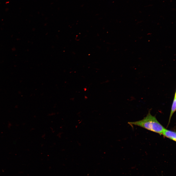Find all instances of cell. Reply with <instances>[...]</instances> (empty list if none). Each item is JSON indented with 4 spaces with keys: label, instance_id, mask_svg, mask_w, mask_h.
<instances>
[{
    "label": "cell",
    "instance_id": "6da1fadb",
    "mask_svg": "<svg viewBox=\"0 0 176 176\" xmlns=\"http://www.w3.org/2000/svg\"><path fill=\"white\" fill-rule=\"evenodd\" d=\"M128 123L130 125L138 126L160 135L165 128L158 121L155 116L151 114L150 111L143 119Z\"/></svg>",
    "mask_w": 176,
    "mask_h": 176
},
{
    "label": "cell",
    "instance_id": "7a4b0ae2",
    "mask_svg": "<svg viewBox=\"0 0 176 176\" xmlns=\"http://www.w3.org/2000/svg\"><path fill=\"white\" fill-rule=\"evenodd\" d=\"M176 132L168 130L165 128L163 131L161 135L175 142L176 141Z\"/></svg>",
    "mask_w": 176,
    "mask_h": 176
},
{
    "label": "cell",
    "instance_id": "3957f363",
    "mask_svg": "<svg viewBox=\"0 0 176 176\" xmlns=\"http://www.w3.org/2000/svg\"><path fill=\"white\" fill-rule=\"evenodd\" d=\"M176 109V91H175L174 97L172 105L171 106V112L169 116V120L167 126H168L170 121L172 117L175 112Z\"/></svg>",
    "mask_w": 176,
    "mask_h": 176
}]
</instances>
